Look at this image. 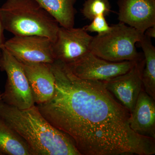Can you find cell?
Listing matches in <instances>:
<instances>
[{"label": "cell", "mask_w": 155, "mask_h": 155, "mask_svg": "<svg viewBox=\"0 0 155 155\" xmlns=\"http://www.w3.org/2000/svg\"><path fill=\"white\" fill-rule=\"evenodd\" d=\"M144 64L143 55L128 72L103 81L107 90L115 95L130 113L133 110L140 93L143 89L142 75Z\"/></svg>", "instance_id": "obj_9"}, {"label": "cell", "mask_w": 155, "mask_h": 155, "mask_svg": "<svg viewBox=\"0 0 155 155\" xmlns=\"http://www.w3.org/2000/svg\"><path fill=\"white\" fill-rule=\"evenodd\" d=\"M137 43L143 51L145 60L142 75L143 89L155 100V47L151 38L145 35L144 34Z\"/></svg>", "instance_id": "obj_15"}, {"label": "cell", "mask_w": 155, "mask_h": 155, "mask_svg": "<svg viewBox=\"0 0 155 155\" xmlns=\"http://www.w3.org/2000/svg\"><path fill=\"white\" fill-rule=\"evenodd\" d=\"M130 128L140 135L155 139V102L142 89L129 119Z\"/></svg>", "instance_id": "obj_12"}, {"label": "cell", "mask_w": 155, "mask_h": 155, "mask_svg": "<svg viewBox=\"0 0 155 155\" xmlns=\"http://www.w3.org/2000/svg\"><path fill=\"white\" fill-rule=\"evenodd\" d=\"M20 63L28 79L35 104H43L51 99L55 87V78L51 64Z\"/></svg>", "instance_id": "obj_11"}, {"label": "cell", "mask_w": 155, "mask_h": 155, "mask_svg": "<svg viewBox=\"0 0 155 155\" xmlns=\"http://www.w3.org/2000/svg\"><path fill=\"white\" fill-rule=\"evenodd\" d=\"M111 8L109 0H86L81 13L86 19L91 20L99 15L108 16L111 12Z\"/></svg>", "instance_id": "obj_16"}, {"label": "cell", "mask_w": 155, "mask_h": 155, "mask_svg": "<svg viewBox=\"0 0 155 155\" xmlns=\"http://www.w3.org/2000/svg\"><path fill=\"white\" fill-rule=\"evenodd\" d=\"M144 35L149 38H155V25L148 28L145 31Z\"/></svg>", "instance_id": "obj_19"}, {"label": "cell", "mask_w": 155, "mask_h": 155, "mask_svg": "<svg viewBox=\"0 0 155 155\" xmlns=\"http://www.w3.org/2000/svg\"><path fill=\"white\" fill-rule=\"evenodd\" d=\"M4 29L14 36L39 35L55 41L60 25L35 0H6L0 8Z\"/></svg>", "instance_id": "obj_3"}, {"label": "cell", "mask_w": 155, "mask_h": 155, "mask_svg": "<svg viewBox=\"0 0 155 155\" xmlns=\"http://www.w3.org/2000/svg\"><path fill=\"white\" fill-rule=\"evenodd\" d=\"M92 22L88 25L84 27L87 31L91 32H96L97 34H103L107 33L111 29L106 20L105 16L99 15L92 19Z\"/></svg>", "instance_id": "obj_17"}, {"label": "cell", "mask_w": 155, "mask_h": 155, "mask_svg": "<svg viewBox=\"0 0 155 155\" xmlns=\"http://www.w3.org/2000/svg\"><path fill=\"white\" fill-rule=\"evenodd\" d=\"M118 19L144 34L155 25V0H119Z\"/></svg>", "instance_id": "obj_10"}, {"label": "cell", "mask_w": 155, "mask_h": 155, "mask_svg": "<svg viewBox=\"0 0 155 155\" xmlns=\"http://www.w3.org/2000/svg\"><path fill=\"white\" fill-rule=\"evenodd\" d=\"M2 155V154H1V153H0V155Z\"/></svg>", "instance_id": "obj_22"}, {"label": "cell", "mask_w": 155, "mask_h": 155, "mask_svg": "<svg viewBox=\"0 0 155 155\" xmlns=\"http://www.w3.org/2000/svg\"><path fill=\"white\" fill-rule=\"evenodd\" d=\"M54 42L39 35L14 36L5 41L4 48L22 63L51 64L55 61Z\"/></svg>", "instance_id": "obj_7"}, {"label": "cell", "mask_w": 155, "mask_h": 155, "mask_svg": "<svg viewBox=\"0 0 155 155\" xmlns=\"http://www.w3.org/2000/svg\"><path fill=\"white\" fill-rule=\"evenodd\" d=\"M51 67L54 92L36 106L51 125L72 139L81 155L154 154L155 139L130 128V112L103 81L79 78L61 61Z\"/></svg>", "instance_id": "obj_1"}, {"label": "cell", "mask_w": 155, "mask_h": 155, "mask_svg": "<svg viewBox=\"0 0 155 155\" xmlns=\"http://www.w3.org/2000/svg\"><path fill=\"white\" fill-rule=\"evenodd\" d=\"M0 153L2 155H32L26 141L1 118Z\"/></svg>", "instance_id": "obj_14"}, {"label": "cell", "mask_w": 155, "mask_h": 155, "mask_svg": "<svg viewBox=\"0 0 155 155\" xmlns=\"http://www.w3.org/2000/svg\"><path fill=\"white\" fill-rule=\"evenodd\" d=\"M137 61L110 62L97 57L90 51L77 61L67 65L79 78L104 81L125 74Z\"/></svg>", "instance_id": "obj_6"}, {"label": "cell", "mask_w": 155, "mask_h": 155, "mask_svg": "<svg viewBox=\"0 0 155 155\" xmlns=\"http://www.w3.org/2000/svg\"><path fill=\"white\" fill-rule=\"evenodd\" d=\"M2 49H1V48H0V56H1V54H2Z\"/></svg>", "instance_id": "obj_21"}, {"label": "cell", "mask_w": 155, "mask_h": 155, "mask_svg": "<svg viewBox=\"0 0 155 155\" xmlns=\"http://www.w3.org/2000/svg\"><path fill=\"white\" fill-rule=\"evenodd\" d=\"M58 22L65 28L74 27L75 0H35Z\"/></svg>", "instance_id": "obj_13"}, {"label": "cell", "mask_w": 155, "mask_h": 155, "mask_svg": "<svg viewBox=\"0 0 155 155\" xmlns=\"http://www.w3.org/2000/svg\"><path fill=\"white\" fill-rule=\"evenodd\" d=\"M2 100V93L0 92V101Z\"/></svg>", "instance_id": "obj_20"}, {"label": "cell", "mask_w": 155, "mask_h": 155, "mask_svg": "<svg viewBox=\"0 0 155 155\" xmlns=\"http://www.w3.org/2000/svg\"><path fill=\"white\" fill-rule=\"evenodd\" d=\"M143 34L123 22L111 26L107 33L93 37L91 51L97 57L112 62L137 61L143 56L136 44Z\"/></svg>", "instance_id": "obj_4"}, {"label": "cell", "mask_w": 155, "mask_h": 155, "mask_svg": "<svg viewBox=\"0 0 155 155\" xmlns=\"http://www.w3.org/2000/svg\"><path fill=\"white\" fill-rule=\"evenodd\" d=\"M0 56V69L6 72L7 81L2 101L20 110L35 105L28 79L21 63L3 48Z\"/></svg>", "instance_id": "obj_5"}, {"label": "cell", "mask_w": 155, "mask_h": 155, "mask_svg": "<svg viewBox=\"0 0 155 155\" xmlns=\"http://www.w3.org/2000/svg\"><path fill=\"white\" fill-rule=\"evenodd\" d=\"M4 28L2 24V21H1V18H0V48L2 49L4 48V44H5V35H4Z\"/></svg>", "instance_id": "obj_18"}, {"label": "cell", "mask_w": 155, "mask_h": 155, "mask_svg": "<svg viewBox=\"0 0 155 155\" xmlns=\"http://www.w3.org/2000/svg\"><path fill=\"white\" fill-rule=\"evenodd\" d=\"M0 118L26 141L32 155H81L72 139L51 125L35 105L20 110L1 100Z\"/></svg>", "instance_id": "obj_2"}, {"label": "cell", "mask_w": 155, "mask_h": 155, "mask_svg": "<svg viewBox=\"0 0 155 155\" xmlns=\"http://www.w3.org/2000/svg\"><path fill=\"white\" fill-rule=\"evenodd\" d=\"M93 37L83 28L60 26L53 45L55 61L68 64L91 51Z\"/></svg>", "instance_id": "obj_8"}]
</instances>
